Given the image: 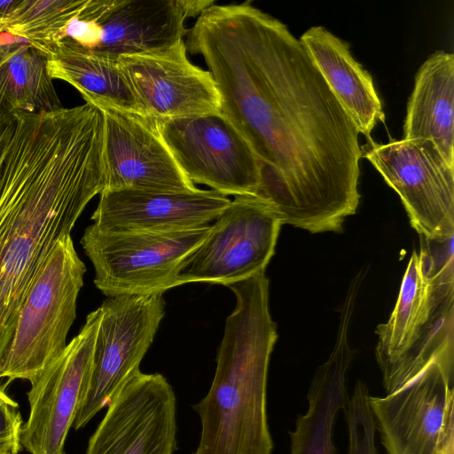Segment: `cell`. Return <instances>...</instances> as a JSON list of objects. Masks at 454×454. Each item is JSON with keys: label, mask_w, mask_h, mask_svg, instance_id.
<instances>
[{"label": "cell", "mask_w": 454, "mask_h": 454, "mask_svg": "<svg viewBox=\"0 0 454 454\" xmlns=\"http://www.w3.org/2000/svg\"><path fill=\"white\" fill-rule=\"evenodd\" d=\"M185 45L204 59L220 114L260 161L256 197L282 224L341 232L360 201L359 132L300 39L247 1L207 7Z\"/></svg>", "instance_id": "1"}, {"label": "cell", "mask_w": 454, "mask_h": 454, "mask_svg": "<svg viewBox=\"0 0 454 454\" xmlns=\"http://www.w3.org/2000/svg\"><path fill=\"white\" fill-rule=\"evenodd\" d=\"M105 184L100 109L12 113L0 161V362L37 271Z\"/></svg>", "instance_id": "2"}, {"label": "cell", "mask_w": 454, "mask_h": 454, "mask_svg": "<svg viewBox=\"0 0 454 454\" xmlns=\"http://www.w3.org/2000/svg\"><path fill=\"white\" fill-rule=\"evenodd\" d=\"M236 306L227 317L211 387L192 408L201 432L193 454H272L267 380L278 340L265 273L228 286Z\"/></svg>", "instance_id": "3"}, {"label": "cell", "mask_w": 454, "mask_h": 454, "mask_svg": "<svg viewBox=\"0 0 454 454\" xmlns=\"http://www.w3.org/2000/svg\"><path fill=\"white\" fill-rule=\"evenodd\" d=\"M421 238L404 271L388 320L376 327L377 362L383 387L391 394L433 362L454 367L453 238Z\"/></svg>", "instance_id": "4"}, {"label": "cell", "mask_w": 454, "mask_h": 454, "mask_svg": "<svg viewBox=\"0 0 454 454\" xmlns=\"http://www.w3.org/2000/svg\"><path fill=\"white\" fill-rule=\"evenodd\" d=\"M86 267L71 235L60 239L40 267L20 307L12 339L0 362L6 384H33L67 347Z\"/></svg>", "instance_id": "5"}, {"label": "cell", "mask_w": 454, "mask_h": 454, "mask_svg": "<svg viewBox=\"0 0 454 454\" xmlns=\"http://www.w3.org/2000/svg\"><path fill=\"white\" fill-rule=\"evenodd\" d=\"M211 224L170 232H114L89 225L81 239L93 264L94 284L105 295L163 294L178 286L186 259Z\"/></svg>", "instance_id": "6"}, {"label": "cell", "mask_w": 454, "mask_h": 454, "mask_svg": "<svg viewBox=\"0 0 454 454\" xmlns=\"http://www.w3.org/2000/svg\"><path fill=\"white\" fill-rule=\"evenodd\" d=\"M93 361L73 424L83 427L140 372V363L165 315L161 294L108 297L100 307Z\"/></svg>", "instance_id": "7"}, {"label": "cell", "mask_w": 454, "mask_h": 454, "mask_svg": "<svg viewBox=\"0 0 454 454\" xmlns=\"http://www.w3.org/2000/svg\"><path fill=\"white\" fill-rule=\"evenodd\" d=\"M281 226L279 217L260 198L235 196L186 259L178 285L203 282L229 286L264 273Z\"/></svg>", "instance_id": "8"}, {"label": "cell", "mask_w": 454, "mask_h": 454, "mask_svg": "<svg viewBox=\"0 0 454 454\" xmlns=\"http://www.w3.org/2000/svg\"><path fill=\"white\" fill-rule=\"evenodd\" d=\"M362 157L399 195L410 224L421 237L444 242L454 238V168L427 140H373Z\"/></svg>", "instance_id": "9"}, {"label": "cell", "mask_w": 454, "mask_h": 454, "mask_svg": "<svg viewBox=\"0 0 454 454\" xmlns=\"http://www.w3.org/2000/svg\"><path fill=\"white\" fill-rule=\"evenodd\" d=\"M453 369L438 362L369 404L387 454H442L453 445Z\"/></svg>", "instance_id": "10"}, {"label": "cell", "mask_w": 454, "mask_h": 454, "mask_svg": "<svg viewBox=\"0 0 454 454\" xmlns=\"http://www.w3.org/2000/svg\"><path fill=\"white\" fill-rule=\"evenodd\" d=\"M155 123L191 182L207 185L225 196H257L260 161L220 113Z\"/></svg>", "instance_id": "11"}, {"label": "cell", "mask_w": 454, "mask_h": 454, "mask_svg": "<svg viewBox=\"0 0 454 454\" xmlns=\"http://www.w3.org/2000/svg\"><path fill=\"white\" fill-rule=\"evenodd\" d=\"M100 320L98 308L90 312L80 333L31 384L29 415L23 424L21 445L30 454H65L93 361Z\"/></svg>", "instance_id": "12"}, {"label": "cell", "mask_w": 454, "mask_h": 454, "mask_svg": "<svg viewBox=\"0 0 454 454\" xmlns=\"http://www.w3.org/2000/svg\"><path fill=\"white\" fill-rule=\"evenodd\" d=\"M118 60L143 117L158 122L220 113L215 82L208 70L189 60L184 39L159 51Z\"/></svg>", "instance_id": "13"}, {"label": "cell", "mask_w": 454, "mask_h": 454, "mask_svg": "<svg viewBox=\"0 0 454 454\" xmlns=\"http://www.w3.org/2000/svg\"><path fill=\"white\" fill-rule=\"evenodd\" d=\"M176 396L160 373H137L121 390L90 436L86 454H173Z\"/></svg>", "instance_id": "14"}, {"label": "cell", "mask_w": 454, "mask_h": 454, "mask_svg": "<svg viewBox=\"0 0 454 454\" xmlns=\"http://www.w3.org/2000/svg\"><path fill=\"white\" fill-rule=\"evenodd\" d=\"M99 109L104 116V190L198 189L177 164L154 121L109 107Z\"/></svg>", "instance_id": "15"}, {"label": "cell", "mask_w": 454, "mask_h": 454, "mask_svg": "<svg viewBox=\"0 0 454 454\" xmlns=\"http://www.w3.org/2000/svg\"><path fill=\"white\" fill-rule=\"evenodd\" d=\"M214 1L88 0L82 16L98 28L97 52L114 58L159 51L186 36V19Z\"/></svg>", "instance_id": "16"}, {"label": "cell", "mask_w": 454, "mask_h": 454, "mask_svg": "<svg viewBox=\"0 0 454 454\" xmlns=\"http://www.w3.org/2000/svg\"><path fill=\"white\" fill-rule=\"evenodd\" d=\"M93 225L114 232H170L209 224L230 204L214 190L193 192L104 190Z\"/></svg>", "instance_id": "17"}, {"label": "cell", "mask_w": 454, "mask_h": 454, "mask_svg": "<svg viewBox=\"0 0 454 454\" xmlns=\"http://www.w3.org/2000/svg\"><path fill=\"white\" fill-rule=\"evenodd\" d=\"M357 294L349 290L340 309L333 348L316 370L307 395L308 410L299 415L290 432V454H337L333 428L337 415L346 407L347 373L356 356L348 341Z\"/></svg>", "instance_id": "18"}, {"label": "cell", "mask_w": 454, "mask_h": 454, "mask_svg": "<svg viewBox=\"0 0 454 454\" xmlns=\"http://www.w3.org/2000/svg\"><path fill=\"white\" fill-rule=\"evenodd\" d=\"M314 64L359 133L369 141L385 114L371 74L351 55L349 44L321 26H314L300 38Z\"/></svg>", "instance_id": "19"}, {"label": "cell", "mask_w": 454, "mask_h": 454, "mask_svg": "<svg viewBox=\"0 0 454 454\" xmlns=\"http://www.w3.org/2000/svg\"><path fill=\"white\" fill-rule=\"evenodd\" d=\"M454 56L437 51L420 66L407 104L403 140H427L454 168Z\"/></svg>", "instance_id": "20"}, {"label": "cell", "mask_w": 454, "mask_h": 454, "mask_svg": "<svg viewBox=\"0 0 454 454\" xmlns=\"http://www.w3.org/2000/svg\"><path fill=\"white\" fill-rule=\"evenodd\" d=\"M46 55L51 79L74 87L85 103L142 116L117 58L85 49L68 38L50 47Z\"/></svg>", "instance_id": "21"}, {"label": "cell", "mask_w": 454, "mask_h": 454, "mask_svg": "<svg viewBox=\"0 0 454 454\" xmlns=\"http://www.w3.org/2000/svg\"><path fill=\"white\" fill-rule=\"evenodd\" d=\"M59 107L47 55L8 34L0 44V112L38 113Z\"/></svg>", "instance_id": "22"}, {"label": "cell", "mask_w": 454, "mask_h": 454, "mask_svg": "<svg viewBox=\"0 0 454 454\" xmlns=\"http://www.w3.org/2000/svg\"><path fill=\"white\" fill-rule=\"evenodd\" d=\"M88 0H17L6 15L5 33L46 54L65 38L68 23L80 16Z\"/></svg>", "instance_id": "23"}, {"label": "cell", "mask_w": 454, "mask_h": 454, "mask_svg": "<svg viewBox=\"0 0 454 454\" xmlns=\"http://www.w3.org/2000/svg\"><path fill=\"white\" fill-rule=\"evenodd\" d=\"M24 421L18 403L0 386V454H18Z\"/></svg>", "instance_id": "24"}, {"label": "cell", "mask_w": 454, "mask_h": 454, "mask_svg": "<svg viewBox=\"0 0 454 454\" xmlns=\"http://www.w3.org/2000/svg\"><path fill=\"white\" fill-rule=\"evenodd\" d=\"M12 113L0 112V161L11 126Z\"/></svg>", "instance_id": "25"}, {"label": "cell", "mask_w": 454, "mask_h": 454, "mask_svg": "<svg viewBox=\"0 0 454 454\" xmlns=\"http://www.w3.org/2000/svg\"><path fill=\"white\" fill-rule=\"evenodd\" d=\"M17 0L0 1V18H5Z\"/></svg>", "instance_id": "26"}, {"label": "cell", "mask_w": 454, "mask_h": 454, "mask_svg": "<svg viewBox=\"0 0 454 454\" xmlns=\"http://www.w3.org/2000/svg\"><path fill=\"white\" fill-rule=\"evenodd\" d=\"M5 28H6L5 19L0 18V44L8 36V34L5 33Z\"/></svg>", "instance_id": "27"}, {"label": "cell", "mask_w": 454, "mask_h": 454, "mask_svg": "<svg viewBox=\"0 0 454 454\" xmlns=\"http://www.w3.org/2000/svg\"><path fill=\"white\" fill-rule=\"evenodd\" d=\"M442 454H453V448H449L446 451H444Z\"/></svg>", "instance_id": "28"}]
</instances>
